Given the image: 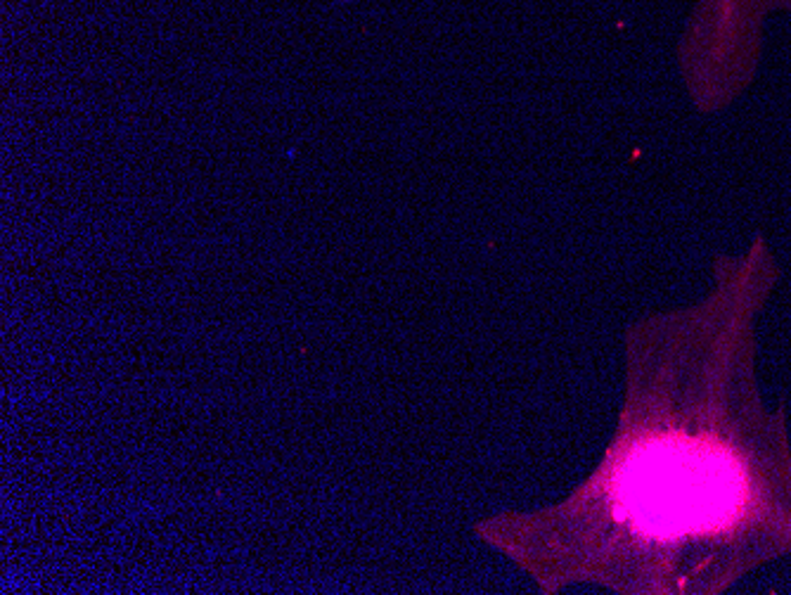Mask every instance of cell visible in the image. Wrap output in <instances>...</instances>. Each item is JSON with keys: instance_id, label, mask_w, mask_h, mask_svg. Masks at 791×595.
<instances>
[{"instance_id": "obj_1", "label": "cell", "mask_w": 791, "mask_h": 595, "mask_svg": "<svg viewBox=\"0 0 791 595\" xmlns=\"http://www.w3.org/2000/svg\"><path fill=\"white\" fill-rule=\"evenodd\" d=\"M782 268L765 235L713 261L690 306L624 332V401L564 501L481 532L543 593L723 595L791 555V437L756 375L758 318Z\"/></svg>"}, {"instance_id": "obj_2", "label": "cell", "mask_w": 791, "mask_h": 595, "mask_svg": "<svg viewBox=\"0 0 791 595\" xmlns=\"http://www.w3.org/2000/svg\"><path fill=\"white\" fill-rule=\"evenodd\" d=\"M791 0H697L678 41V69L699 114H721L754 83L763 24Z\"/></svg>"}]
</instances>
